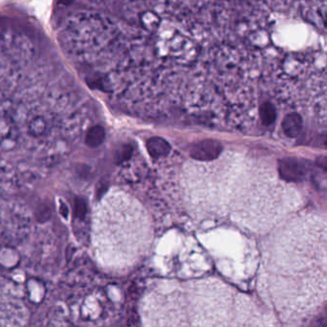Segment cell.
I'll list each match as a JSON object with an SVG mask.
<instances>
[{"label": "cell", "mask_w": 327, "mask_h": 327, "mask_svg": "<svg viewBox=\"0 0 327 327\" xmlns=\"http://www.w3.org/2000/svg\"><path fill=\"white\" fill-rule=\"evenodd\" d=\"M259 117L263 125L265 126L273 125L278 117V112L275 105L269 102L263 103L259 107Z\"/></svg>", "instance_id": "cell-4"}, {"label": "cell", "mask_w": 327, "mask_h": 327, "mask_svg": "<svg viewBox=\"0 0 327 327\" xmlns=\"http://www.w3.org/2000/svg\"><path fill=\"white\" fill-rule=\"evenodd\" d=\"M223 150V146L218 141L213 139L203 140L193 144L189 149V155L202 162L213 161L220 155Z\"/></svg>", "instance_id": "cell-1"}, {"label": "cell", "mask_w": 327, "mask_h": 327, "mask_svg": "<svg viewBox=\"0 0 327 327\" xmlns=\"http://www.w3.org/2000/svg\"><path fill=\"white\" fill-rule=\"evenodd\" d=\"M147 149L148 154L154 159H159L169 155L172 147L167 140L162 137H151L147 141Z\"/></svg>", "instance_id": "cell-3"}, {"label": "cell", "mask_w": 327, "mask_h": 327, "mask_svg": "<svg viewBox=\"0 0 327 327\" xmlns=\"http://www.w3.org/2000/svg\"><path fill=\"white\" fill-rule=\"evenodd\" d=\"M68 213H69V211H68L67 206H66V204H63V203H61V204H60V213L62 214V216H63L64 218H67V217H68Z\"/></svg>", "instance_id": "cell-8"}, {"label": "cell", "mask_w": 327, "mask_h": 327, "mask_svg": "<svg viewBox=\"0 0 327 327\" xmlns=\"http://www.w3.org/2000/svg\"><path fill=\"white\" fill-rule=\"evenodd\" d=\"M106 139V130L103 126L96 125L91 127L89 130L87 131L86 137H85V143L89 147L95 148L101 146L104 141Z\"/></svg>", "instance_id": "cell-5"}, {"label": "cell", "mask_w": 327, "mask_h": 327, "mask_svg": "<svg viewBox=\"0 0 327 327\" xmlns=\"http://www.w3.org/2000/svg\"><path fill=\"white\" fill-rule=\"evenodd\" d=\"M281 128L283 134L288 138H298L302 134L303 129V119L302 116L296 111L289 112L282 119Z\"/></svg>", "instance_id": "cell-2"}, {"label": "cell", "mask_w": 327, "mask_h": 327, "mask_svg": "<svg viewBox=\"0 0 327 327\" xmlns=\"http://www.w3.org/2000/svg\"><path fill=\"white\" fill-rule=\"evenodd\" d=\"M133 153V148L129 145H124L121 147L116 155H115V161L116 163H123L124 161L128 160Z\"/></svg>", "instance_id": "cell-7"}, {"label": "cell", "mask_w": 327, "mask_h": 327, "mask_svg": "<svg viewBox=\"0 0 327 327\" xmlns=\"http://www.w3.org/2000/svg\"><path fill=\"white\" fill-rule=\"evenodd\" d=\"M86 213H87L86 202L81 197H77L74 202V215H75V217H77L80 220H82L85 217Z\"/></svg>", "instance_id": "cell-6"}]
</instances>
